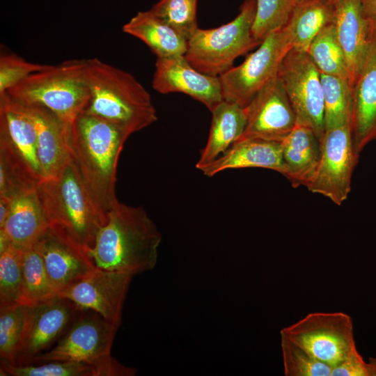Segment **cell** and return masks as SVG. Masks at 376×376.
<instances>
[{
	"mask_svg": "<svg viewBox=\"0 0 376 376\" xmlns=\"http://www.w3.org/2000/svg\"><path fill=\"white\" fill-rule=\"evenodd\" d=\"M162 235L141 206L118 202L88 252L96 267L132 276L153 269Z\"/></svg>",
	"mask_w": 376,
	"mask_h": 376,
	"instance_id": "6da1fadb",
	"label": "cell"
},
{
	"mask_svg": "<svg viewBox=\"0 0 376 376\" xmlns=\"http://www.w3.org/2000/svg\"><path fill=\"white\" fill-rule=\"evenodd\" d=\"M130 135L123 128L85 112L72 124V156L97 207L107 219L118 202L115 191L117 163Z\"/></svg>",
	"mask_w": 376,
	"mask_h": 376,
	"instance_id": "7a4b0ae2",
	"label": "cell"
},
{
	"mask_svg": "<svg viewBox=\"0 0 376 376\" xmlns=\"http://www.w3.org/2000/svg\"><path fill=\"white\" fill-rule=\"evenodd\" d=\"M90 99L83 112L113 123L131 134L157 120L151 96L130 73L100 58L86 59Z\"/></svg>",
	"mask_w": 376,
	"mask_h": 376,
	"instance_id": "3957f363",
	"label": "cell"
},
{
	"mask_svg": "<svg viewBox=\"0 0 376 376\" xmlns=\"http://www.w3.org/2000/svg\"><path fill=\"white\" fill-rule=\"evenodd\" d=\"M38 193L49 224L91 250L108 219L97 207L73 156L57 175L39 184Z\"/></svg>",
	"mask_w": 376,
	"mask_h": 376,
	"instance_id": "277c9868",
	"label": "cell"
},
{
	"mask_svg": "<svg viewBox=\"0 0 376 376\" xmlns=\"http://www.w3.org/2000/svg\"><path fill=\"white\" fill-rule=\"evenodd\" d=\"M85 71L86 59L49 65L30 75L5 93L21 104L45 107L72 125L90 99Z\"/></svg>",
	"mask_w": 376,
	"mask_h": 376,
	"instance_id": "5b68a950",
	"label": "cell"
},
{
	"mask_svg": "<svg viewBox=\"0 0 376 376\" xmlns=\"http://www.w3.org/2000/svg\"><path fill=\"white\" fill-rule=\"evenodd\" d=\"M120 325L91 309L80 308L61 339L29 364L52 361H82L101 367L107 376L135 375L136 369L123 366L111 356Z\"/></svg>",
	"mask_w": 376,
	"mask_h": 376,
	"instance_id": "8992f818",
	"label": "cell"
},
{
	"mask_svg": "<svg viewBox=\"0 0 376 376\" xmlns=\"http://www.w3.org/2000/svg\"><path fill=\"white\" fill-rule=\"evenodd\" d=\"M239 10L230 22L213 29L198 28L188 39L184 56L195 69L220 77L233 67L237 57L261 43L252 32L256 1L244 0Z\"/></svg>",
	"mask_w": 376,
	"mask_h": 376,
	"instance_id": "52a82bcc",
	"label": "cell"
},
{
	"mask_svg": "<svg viewBox=\"0 0 376 376\" xmlns=\"http://www.w3.org/2000/svg\"><path fill=\"white\" fill-rule=\"evenodd\" d=\"M280 334L331 368L359 354L352 319L344 312L308 313Z\"/></svg>",
	"mask_w": 376,
	"mask_h": 376,
	"instance_id": "ba28073f",
	"label": "cell"
},
{
	"mask_svg": "<svg viewBox=\"0 0 376 376\" xmlns=\"http://www.w3.org/2000/svg\"><path fill=\"white\" fill-rule=\"evenodd\" d=\"M292 48L285 26L269 34L240 65L219 77L224 100L245 107L278 76L281 63Z\"/></svg>",
	"mask_w": 376,
	"mask_h": 376,
	"instance_id": "9c48e42d",
	"label": "cell"
},
{
	"mask_svg": "<svg viewBox=\"0 0 376 376\" xmlns=\"http://www.w3.org/2000/svg\"><path fill=\"white\" fill-rule=\"evenodd\" d=\"M278 77L295 111L297 124L311 128L320 141L325 125L320 70L306 52L292 47L284 57Z\"/></svg>",
	"mask_w": 376,
	"mask_h": 376,
	"instance_id": "30bf717a",
	"label": "cell"
},
{
	"mask_svg": "<svg viewBox=\"0 0 376 376\" xmlns=\"http://www.w3.org/2000/svg\"><path fill=\"white\" fill-rule=\"evenodd\" d=\"M320 148L318 166L306 187L310 191L340 205L351 191L352 176L359 157L352 123L325 130Z\"/></svg>",
	"mask_w": 376,
	"mask_h": 376,
	"instance_id": "8fae6325",
	"label": "cell"
},
{
	"mask_svg": "<svg viewBox=\"0 0 376 376\" xmlns=\"http://www.w3.org/2000/svg\"><path fill=\"white\" fill-rule=\"evenodd\" d=\"M80 308L59 295L26 306L22 338L11 364H29L36 357L50 350L67 331Z\"/></svg>",
	"mask_w": 376,
	"mask_h": 376,
	"instance_id": "7c38bea8",
	"label": "cell"
},
{
	"mask_svg": "<svg viewBox=\"0 0 376 376\" xmlns=\"http://www.w3.org/2000/svg\"><path fill=\"white\" fill-rule=\"evenodd\" d=\"M33 245L57 295L97 268L88 252L55 226L49 224Z\"/></svg>",
	"mask_w": 376,
	"mask_h": 376,
	"instance_id": "4fadbf2b",
	"label": "cell"
},
{
	"mask_svg": "<svg viewBox=\"0 0 376 376\" xmlns=\"http://www.w3.org/2000/svg\"><path fill=\"white\" fill-rule=\"evenodd\" d=\"M245 109L246 124L237 140L255 138L282 142L297 125L295 111L278 76L260 89Z\"/></svg>",
	"mask_w": 376,
	"mask_h": 376,
	"instance_id": "5bb4252c",
	"label": "cell"
},
{
	"mask_svg": "<svg viewBox=\"0 0 376 376\" xmlns=\"http://www.w3.org/2000/svg\"><path fill=\"white\" fill-rule=\"evenodd\" d=\"M133 276L97 268L58 295L81 308L91 309L107 320L120 324L121 314Z\"/></svg>",
	"mask_w": 376,
	"mask_h": 376,
	"instance_id": "9a60e30c",
	"label": "cell"
},
{
	"mask_svg": "<svg viewBox=\"0 0 376 376\" xmlns=\"http://www.w3.org/2000/svg\"><path fill=\"white\" fill-rule=\"evenodd\" d=\"M152 86L162 94H186L210 111L224 101L219 77L199 72L184 55L157 57Z\"/></svg>",
	"mask_w": 376,
	"mask_h": 376,
	"instance_id": "2e32d148",
	"label": "cell"
},
{
	"mask_svg": "<svg viewBox=\"0 0 376 376\" xmlns=\"http://www.w3.org/2000/svg\"><path fill=\"white\" fill-rule=\"evenodd\" d=\"M0 147L10 152L37 181L45 180L35 125L23 107L6 93L0 95Z\"/></svg>",
	"mask_w": 376,
	"mask_h": 376,
	"instance_id": "e0dca14e",
	"label": "cell"
},
{
	"mask_svg": "<svg viewBox=\"0 0 376 376\" xmlns=\"http://www.w3.org/2000/svg\"><path fill=\"white\" fill-rule=\"evenodd\" d=\"M333 3L334 24L353 88L365 65L375 29L365 19L359 0H335Z\"/></svg>",
	"mask_w": 376,
	"mask_h": 376,
	"instance_id": "ac0fdd59",
	"label": "cell"
},
{
	"mask_svg": "<svg viewBox=\"0 0 376 376\" xmlns=\"http://www.w3.org/2000/svg\"><path fill=\"white\" fill-rule=\"evenodd\" d=\"M21 105L31 117L36 129L38 157L44 178H54L72 157V125L65 123L45 107Z\"/></svg>",
	"mask_w": 376,
	"mask_h": 376,
	"instance_id": "d6986e66",
	"label": "cell"
},
{
	"mask_svg": "<svg viewBox=\"0 0 376 376\" xmlns=\"http://www.w3.org/2000/svg\"><path fill=\"white\" fill-rule=\"evenodd\" d=\"M244 168L268 169L284 175L281 142L255 138L240 139L198 169L205 175L212 177L227 169Z\"/></svg>",
	"mask_w": 376,
	"mask_h": 376,
	"instance_id": "ffe728a7",
	"label": "cell"
},
{
	"mask_svg": "<svg viewBox=\"0 0 376 376\" xmlns=\"http://www.w3.org/2000/svg\"><path fill=\"white\" fill-rule=\"evenodd\" d=\"M352 128L359 153L376 140V30L365 65L353 87Z\"/></svg>",
	"mask_w": 376,
	"mask_h": 376,
	"instance_id": "44dd1931",
	"label": "cell"
},
{
	"mask_svg": "<svg viewBox=\"0 0 376 376\" xmlns=\"http://www.w3.org/2000/svg\"><path fill=\"white\" fill-rule=\"evenodd\" d=\"M49 225L37 187L12 199L7 219L0 230L11 244L25 249L32 245Z\"/></svg>",
	"mask_w": 376,
	"mask_h": 376,
	"instance_id": "7402d4cb",
	"label": "cell"
},
{
	"mask_svg": "<svg viewBox=\"0 0 376 376\" xmlns=\"http://www.w3.org/2000/svg\"><path fill=\"white\" fill-rule=\"evenodd\" d=\"M284 176L294 187L306 186L312 179L320 158V141L309 127L297 124L281 142Z\"/></svg>",
	"mask_w": 376,
	"mask_h": 376,
	"instance_id": "603a6c76",
	"label": "cell"
},
{
	"mask_svg": "<svg viewBox=\"0 0 376 376\" xmlns=\"http://www.w3.org/2000/svg\"><path fill=\"white\" fill-rule=\"evenodd\" d=\"M123 31L143 41L157 57L183 56L187 40L150 10L139 12L123 26Z\"/></svg>",
	"mask_w": 376,
	"mask_h": 376,
	"instance_id": "cb8c5ba5",
	"label": "cell"
},
{
	"mask_svg": "<svg viewBox=\"0 0 376 376\" xmlns=\"http://www.w3.org/2000/svg\"><path fill=\"white\" fill-rule=\"evenodd\" d=\"M211 113L209 136L196 164L197 169L226 151L242 136L246 127L245 107L224 100Z\"/></svg>",
	"mask_w": 376,
	"mask_h": 376,
	"instance_id": "d4e9b609",
	"label": "cell"
},
{
	"mask_svg": "<svg viewBox=\"0 0 376 376\" xmlns=\"http://www.w3.org/2000/svg\"><path fill=\"white\" fill-rule=\"evenodd\" d=\"M335 7L329 0H300L285 26L292 47L308 51L317 35L333 24Z\"/></svg>",
	"mask_w": 376,
	"mask_h": 376,
	"instance_id": "484cf974",
	"label": "cell"
},
{
	"mask_svg": "<svg viewBox=\"0 0 376 376\" xmlns=\"http://www.w3.org/2000/svg\"><path fill=\"white\" fill-rule=\"evenodd\" d=\"M56 295L43 260L33 244L24 249L22 286L19 303L32 306Z\"/></svg>",
	"mask_w": 376,
	"mask_h": 376,
	"instance_id": "4316f807",
	"label": "cell"
},
{
	"mask_svg": "<svg viewBox=\"0 0 376 376\" xmlns=\"http://www.w3.org/2000/svg\"><path fill=\"white\" fill-rule=\"evenodd\" d=\"M324 103L325 130L352 123L353 88L349 81L320 72Z\"/></svg>",
	"mask_w": 376,
	"mask_h": 376,
	"instance_id": "83f0119b",
	"label": "cell"
},
{
	"mask_svg": "<svg viewBox=\"0 0 376 376\" xmlns=\"http://www.w3.org/2000/svg\"><path fill=\"white\" fill-rule=\"evenodd\" d=\"M307 53L321 73L349 81L345 56L334 23L324 27L317 35Z\"/></svg>",
	"mask_w": 376,
	"mask_h": 376,
	"instance_id": "f1b7e54d",
	"label": "cell"
},
{
	"mask_svg": "<svg viewBox=\"0 0 376 376\" xmlns=\"http://www.w3.org/2000/svg\"><path fill=\"white\" fill-rule=\"evenodd\" d=\"M1 373L13 376H107L101 367L82 361H52L16 366L1 360Z\"/></svg>",
	"mask_w": 376,
	"mask_h": 376,
	"instance_id": "f546056e",
	"label": "cell"
},
{
	"mask_svg": "<svg viewBox=\"0 0 376 376\" xmlns=\"http://www.w3.org/2000/svg\"><path fill=\"white\" fill-rule=\"evenodd\" d=\"M24 249L10 244L0 253V308L19 303L23 277Z\"/></svg>",
	"mask_w": 376,
	"mask_h": 376,
	"instance_id": "4dcf8cb0",
	"label": "cell"
},
{
	"mask_svg": "<svg viewBox=\"0 0 376 376\" xmlns=\"http://www.w3.org/2000/svg\"><path fill=\"white\" fill-rule=\"evenodd\" d=\"M252 32L262 42L271 33L284 27L300 0H256Z\"/></svg>",
	"mask_w": 376,
	"mask_h": 376,
	"instance_id": "1f68e13d",
	"label": "cell"
},
{
	"mask_svg": "<svg viewBox=\"0 0 376 376\" xmlns=\"http://www.w3.org/2000/svg\"><path fill=\"white\" fill-rule=\"evenodd\" d=\"M198 0H160L150 10L187 40L198 28Z\"/></svg>",
	"mask_w": 376,
	"mask_h": 376,
	"instance_id": "d6a6232c",
	"label": "cell"
},
{
	"mask_svg": "<svg viewBox=\"0 0 376 376\" xmlns=\"http://www.w3.org/2000/svg\"><path fill=\"white\" fill-rule=\"evenodd\" d=\"M40 183L10 152L0 147V198L12 200L36 189Z\"/></svg>",
	"mask_w": 376,
	"mask_h": 376,
	"instance_id": "836d02e7",
	"label": "cell"
},
{
	"mask_svg": "<svg viewBox=\"0 0 376 376\" xmlns=\"http://www.w3.org/2000/svg\"><path fill=\"white\" fill-rule=\"evenodd\" d=\"M281 347L285 376L331 375L330 366L283 336H281Z\"/></svg>",
	"mask_w": 376,
	"mask_h": 376,
	"instance_id": "e575fe53",
	"label": "cell"
},
{
	"mask_svg": "<svg viewBox=\"0 0 376 376\" xmlns=\"http://www.w3.org/2000/svg\"><path fill=\"white\" fill-rule=\"evenodd\" d=\"M26 306L19 303L0 308L1 360L13 363L24 331Z\"/></svg>",
	"mask_w": 376,
	"mask_h": 376,
	"instance_id": "d590c367",
	"label": "cell"
},
{
	"mask_svg": "<svg viewBox=\"0 0 376 376\" xmlns=\"http://www.w3.org/2000/svg\"><path fill=\"white\" fill-rule=\"evenodd\" d=\"M49 65L29 62L15 54H1L0 56V95L30 75L43 70Z\"/></svg>",
	"mask_w": 376,
	"mask_h": 376,
	"instance_id": "8d00e7d4",
	"label": "cell"
},
{
	"mask_svg": "<svg viewBox=\"0 0 376 376\" xmlns=\"http://www.w3.org/2000/svg\"><path fill=\"white\" fill-rule=\"evenodd\" d=\"M331 376H368L367 363L357 354L332 368Z\"/></svg>",
	"mask_w": 376,
	"mask_h": 376,
	"instance_id": "74e56055",
	"label": "cell"
},
{
	"mask_svg": "<svg viewBox=\"0 0 376 376\" xmlns=\"http://www.w3.org/2000/svg\"><path fill=\"white\" fill-rule=\"evenodd\" d=\"M365 19L376 30V0H359Z\"/></svg>",
	"mask_w": 376,
	"mask_h": 376,
	"instance_id": "f35d334b",
	"label": "cell"
},
{
	"mask_svg": "<svg viewBox=\"0 0 376 376\" xmlns=\"http://www.w3.org/2000/svg\"><path fill=\"white\" fill-rule=\"evenodd\" d=\"M11 201L5 198H0V228H1L9 213Z\"/></svg>",
	"mask_w": 376,
	"mask_h": 376,
	"instance_id": "ab89813d",
	"label": "cell"
},
{
	"mask_svg": "<svg viewBox=\"0 0 376 376\" xmlns=\"http://www.w3.org/2000/svg\"><path fill=\"white\" fill-rule=\"evenodd\" d=\"M366 363L368 376H376V357H370Z\"/></svg>",
	"mask_w": 376,
	"mask_h": 376,
	"instance_id": "60d3db41",
	"label": "cell"
},
{
	"mask_svg": "<svg viewBox=\"0 0 376 376\" xmlns=\"http://www.w3.org/2000/svg\"><path fill=\"white\" fill-rule=\"evenodd\" d=\"M329 1H331V2H334L335 0H329Z\"/></svg>",
	"mask_w": 376,
	"mask_h": 376,
	"instance_id": "b9f144b4",
	"label": "cell"
}]
</instances>
